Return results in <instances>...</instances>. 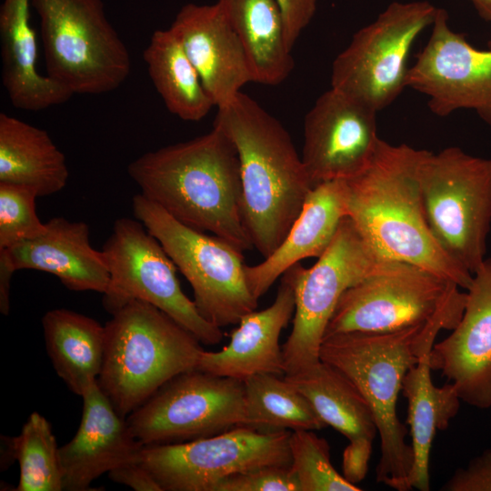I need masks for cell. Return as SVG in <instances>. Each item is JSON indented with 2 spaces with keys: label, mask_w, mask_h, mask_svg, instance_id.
Listing matches in <instances>:
<instances>
[{
  "label": "cell",
  "mask_w": 491,
  "mask_h": 491,
  "mask_svg": "<svg viewBox=\"0 0 491 491\" xmlns=\"http://www.w3.org/2000/svg\"><path fill=\"white\" fill-rule=\"evenodd\" d=\"M109 478L135 491H163L153 475L141 462L129 463L108 473Z\"/></svg>",
  "instance_id": "37"
},
{
  "label": "cell",
  "mask_w": 491,
  "mask_h": 491,
  "mask_svg": "<svg viewBox=\"0 0 491 491\" xmlns=\"http://www.w3.org/2000/svg\"><path fill=\"white\" fill-rule=\"evenodd\" d=\"M426 324L388 332L336 334L324 337L320 346V360L346 376L368 403L380 437L376 479L397 491L412 489L414 455L396 402L405 376L419 359Z\"/></svg>",
  "instance_id": "4"
},
{
  "label": "cell",
  "mask_w": 491,
  "mask_h": 491,
  "mask_svg": "<svg viewBox=\"0 0 491 491\" xmlns=\"http://www.w3.org/2000/svg\"><path fill=\"white\" fill-rule=\"evenodd\" d=\"M442 329L441 321L427 322L419 347V359L407 371L402 384V392L408 403L407 424L414 455L409 482L412 488L420 491L430 489L429 459L434 437L437 431L448 427L461 402L452 383L436 386L432 382L430 351Z\"/></svg>",
  "instance_id": "23"
},
{
  "label": "cell",
  "mask_w": 491,
  "mask_h": 491,
  "mask_svg": "<svg viewBox=\"0 0 491 491\" xmlns=\"http://www.w3.org/2000/svg\"><path fill=\"white\" fill-rule=\"evenodd\" d=\"M32 0H4L0 8L2 83L13 106L39 111L74 95L36 66L37 45L30 23Z\"/></svg>",
  "instance_id": "24"
},
{
  "label": "cell",
  "mask_w": 491,
  "mask_h": 491,
  "mask_svg": "<svg viewBox=\"0 0 491 491\" xmlns=\"http://www.w3.org/2000/svg\"><path fill=\"white\" fill-rule=\"evenodd\" d=\"M40 20L46 75L73 95L117 89L129 76L127 47L102 0H32Z\"/></svg>",
  "instance_id": "6"
},
{
  "label": "cell",
  "mask_w": 491,
  "mask_h": 491,
  "mask_svg": "<svg viewBox=\"0 0 491 491\" xmlns=\"http://www.w3.org/2000/svg\"><path fill=\"white\" fill-rule=\"evenodd\" d=\"M284 377L309 400L324 423L346 436L349 444L372 447L377 433L372 410L342 372L320 360L303 372Z\"/></svg>",
  "instance_id": "28"
},
{
  "label": "cell",
  "mask_w": 491,
  "mask_h": 491,
  "mask_svg": "<svg viewBox=\"0 0 491 491\" xmlns=\"http://www.w3.org/2000/svg\"><path fill=\"white\" fill-rule=\"evenodd\" d=\"M247 55L254 82L276 85L291 74L295 62L286 39L276 0H217Z\"/></svg>",
  "instance_id": "27"
},
{
  "label": "cell",
  "mask_w": 491,
  "mask_h": 491,
  "mask_svg": "<svg viewBox=\"0 0 491 491\" xmlns=\"http://www.w3.org/2000/svg\"><path fill=\"white\" fill-rule=\"evenodd\" d=\"M431 35L409 67L406 86L429 97L438 116L470 109L491 126V48L478 49L448 25L437 8Z\"/></svg>",
  "instance_id": "15"
},
{
  "label": "cell",
  "mask_w": 491,
  "mask_h": 491,
  "mask_svg": "<svg viewBox=\"0 0 491 491\" xmlns=\"http://www.w3.org/2000/svg\"><path fill=\"white\" fill-rule=\"evenodd\" d=\"M461 319L451 334L434 344L432 370L452 383L461 401L491 407V258L473 273Z\"/></svg>",
  "instance_id": "17"
},
{
  "label": "cell",
  "mask_w": 491,
  "mask_h": 491,
  "mask_svg": "<svg viewBox=\"0 0 491 491\" xmlns=\"http://www.w3.org/2000/svg\"><path fill=\"white\" fill-rule=\"evenodd\" d=\"M290 435L240 426L190 441L144 446L140 462L163 491H214L235 474L291 466Z\"/></svg>",
  "instance_id": "14"
},
{
  "label": "cell",
  "mask_w": 491,
  "mask_h": 491,
  "mask_svg": "<svg viewBox=\"0 0 491 491\" xmlns=\"http://www.w3.org/2000/svg\"><path fill=\"white\" fill-rule=\"evenodd\" d=\"M97 384L126 418L175 376L197 366L201 342L155 306L131 300L105 324Z\"/></svg>",
  "instance_id": "5"
},
{
  "label": "cell",
  "mask_w": 491,
  "mask_h": 491,
  "mask_svg": "<svg viewBox=\"0 0 491 491\" xmlns=\"http://www.w3.org/2000/svg\"><path fill=\"white\" fill-rule=\"evenodd\" d=\"M376 114L333 87L316 100L305 116L301 155L313 187L347 180L367 166L380 141Z\"/></svg>",
  "instance_id": "16"
},
{
  "label": "cell",
  "mask_w": 491,
  "mask_h": 491,
  "mask_svg": "<svg viewBox=\"0 0 491 491\" xmlns=\"http://www.w3.org/2000/svg\"><path fill=\"white\" fill-rule=\"evenodd\" d=\"M12 442L20 472L15 490H64L59 447L49 422L42 415L33 412Z\"/></svg>",
  "instance_id": "31"
},
{
  "label": "cell",
  "mask_w": 491,
  "mask_h": 491,
  "mask_svg": "<svg viewBox=\"0 0 491 491\" xmlns=\"http://www.w3.org/2000/svg\"><path fill=\"white\" fill-rule=\"evenodd\" d=\"M102 252L110 276L103 306L111 315L131 300H141L167 314L201 344L222 340L221 328L206 321L184 294L175 263L139 220H115Z\"/></svg>",
  "instance_id": "11"
},
{
  "label": "cell",
  "mask_w": 491,
  "mask_h": 491,
  "mask_svg": "<svg viewBox=\"0 0 491 491\" xmlns=\"http://www.w3.org/2000/svg\"><path fill=\"white\" fill-rule=\"evenodd\" d=\"M68 177L65 156L46 131L0 114V183L46 196L61 191Z\"/></svg>",
  "instance_id": "25"
},
{
  "label": "cell",
  "mask_w": 491,
  "mask_h": 491,
  "mask_svg": "<svg viewBox=\"0 0 491 491\" xmlns=\"http://www.w3.org/2000/svg\"><path fill=\"white\" fill-rule=\"evenodd\" d=\"M436 12L428 1L391 3L335 58L331 87L377 112L391 105L406 87L411 48Z\"/></svg>",
  "instance_id": "10"
},
{
  "label": "cell",
  "mask_w": 491,
  "mask_h": 491,
  "mask_svg": "<svg viewBox=\"0 0 491 491\" xmlns=\"http://www.w3.org/2000/svg\"><path fill=\"white\" fill-rule=\"evenodd\" d=\"M345 180L313 187L287 235L272 255L256 266H245L253 296L266 294L287 269L307 257H319L329 246L346 215Z\"/></svg>",
  "instance_id": "22"
},
{
  "label": "cell",
  "mask_w": 491,
  "mask_h": 491,
  "mask_svg": "<svg viewBox=\"0 0 491 491\" xmlns=\"http://www.w3.org/2000/svg\"><path fill=\"white\" fill-rule=\"evenodd\" d=\"M217 109L213 125L231 139L239 157L245 226L266 258L287 235L313 186L289 133L253 98L239 92Z\"/></svg>",
  "instance_id": "3"
},
{
  "label": "cell",
  "mask_w": 491,
  "mask_h": 491,
  "mask_svg": "<svg viewBox=\"0 0 491 491\" xmlns=\"http://www.w3.org/2000/svg\"><path fill=\"white\" fill-rule=\"evenodd\" d=\"M310 268L296 263L286 271L295 291L292 331L282 346L285 376L305 371L320 362V346L327 324L343 293L375 272L387 259L363 238L348 216L334 239Z\"/></svg>",
  "instance_id": "9"
},
{
  "label": "cell",
  "mask_w": 491,
  "mask_h": 491,
  "mask_svg": "<svg viewBox=\"0 0 491 491\" xmlns=\"http://www.w3.org/2000/svg\"><path fill=\"white\" fill-rule=\"evenodd\" d=\"M143 58L155 90L171 114L185 121L197 122L215 106L169 28L153 33Z\"/></svg>",
  "instance_id": "29"
},
{
  "label": "cell",
  "mask_w": 491,
  "mask_h": 491,
  "mask_svg": "<svg viewBox=\"0 0 491 491\" xmlns=\"http://www.w3.org/2000/svg\"><path fill=\"white\" fill-rule=\"evenodd\" d=\"M372 448L348 444L343 453V476L352 484L361 482L366 476Z\"/></svg>",
  "instance_id": "38"
},
{
  "label": "cell",
  "mask_w": 491,
  "mask_h": 491,
  "mask_svg": "<svg viewBox=\"0 0 491 491\" xmlns=\"http://www.w3.org/2000/svg\"><path fill=\"white\" fill-rule=\"evenodd\" d=\"M443 491H491V448L456 470L441 486Z\"/></svg>",
  "instance_id": "35"
},
{
  "label": "cell",
  "mask_w": 491,
  "mask_h": 491,
  "mask_svg": "<svg viewBox=\"0 0 491 491\" xmlns=\"http://www.w3.org/2000/svg\"><path fill=\"white\" fill-rule=\"evenodd\" d=\"M418 178L433 236L451 259L475 273L486 259L491 226V157L456 146L427 151Z\"/></svg>",
  "instance_id": "7"
},
{
  "label": "cell",
  "mask_w": 491,
  "mask_h": 491,
  "mask_svg": "<svg viewBox=\"0 0 491 491\" xmlns=\"http://www.w3.org/2000/svg\"><path fill=\"white\" fill-rule=\"evenodd\" d=\"M486 45H487V46H488L489 48H491V39L487 42Z\"/></svg>",
  "instance_id": "40"
},
{
  "label": "cell",
  "mask_w": 491,
  "mask_h": 491,
  "mask_svg": "<svg viewBox=\"0 0 491 491\" xmlns=\"http://www.w3.org/2000/svg\"><path fill=\"white\" fill-rule=\"evenodd\" d=\"M36 192L0 183V250L33 239L46 230L35 211Z\"/></svg>",
  "instance_id": "33"
},
{
  "label": "cell",
  "mask_w": 491,
  "mask_h": 491,
  "mask_svg": "<svg viewBox=\"0 0 491 491\" xmlns=\"http://www.w3.org/2000/svg\"><path fill=\"white\" fill-rule=\"evenodd\" d=\"M466 299V292L456 284L418 266L387 260L343 293L324 337L399 330L426 323Z\"/></svg>",
  "instance_id": "12"
},
{
  "label": "cell",
  "mask_w": 491,
  "mask_h": 491,
  "mask_svg": "<svg viewBox=\"0 0 491 491\" xmlns=\"http://www.w3.org/2000/svg\"><path fill=\"white\" fill-rule=\"evenodd\" d=\"M291 468L300 491H360L347 481L330 461L327 441L313 430L292 431L289 439Z\"/></svg>",
  "instance_id": "32"
},
{
  "label": "cell",
  "mask_w": 491,
  "mask_h": 491,
  "mask_svg": "<svg viewBox=\"0 0 491 491\" xmlns=\"http://www.w3.org/2000/svg\"><path fill=\"white\" fill-rule=\"evenodd\" d=\"M295 308L294 286L286 271L273 304L245 315L232 331L229 344L217 352L203 350L196 368L242 381L258 374L285 375L279 337Z\"/></svg>",
  "instance_id": "21"
},
{
  "label": "cell",
  "mask_w": 491,
  "mask_h": 491,
  "mask_svg": "<svg viewBox=\"0 0 491 491\" xmlns=\"http://www.w3.org/2000/svg\"><path fill=\"white\" fill-rule=\"evenodd\" d=\"M169 29L217 108L230 103L242 86L254 82L244 46L217 2L185 5Z\"/></svg>",
  "instance_id": "18"
},
{
  "label": "cell",
  "mask_w": 491,
  "mask_h": 491,
  "mask_svg": "<svg viewBox=\"0 0 491 491\" xmlns=\"http://www.w3.org/2000/svg\"><path fill=\"white\" fill-rule=\"evenodd\" d=\"M214 491H300L291 466H270L225 477Z\"/></svg>",
  "instance_id": "34"
},
{
  "label": "cell",
  "mask_w": 491,
  "mask_h": 491,
  "mask_svg": "<svg viewBox=\"0 0 491 491\" xmlns=\"http://www.w3.org/2000/svg\"><path fill=\"white\" fill-rule=\"evenodd\" d=\"M0 265L15 273L33 269L50 273L73 291L104 294L110 276L105 256L90 244L82 221L51 218L44 234L0 250Z\"/></svg>",
  "instance_id": "20"
},
{
  "label": "cell",
  "mask_w": 491,
  "mask_h": 491,
  "mask_svg": "<svg viewBox=\"0 0 491 491\" xmlns=\"http://www.w3.org/2000/svg\"><path fill=\"white\" fill-rule=\"evenodd\" d=\"M426 153L380 139L367 166L345 180L346 215L383 258L418 266L467 290L473 274L443 251L426 222L418 178Z\"/></svg>",
  "instance_id": "2"
},
{
  "label": "cell",
  "mask_w": 491,
  "mask_h": 491,
  "mask_svg": "<svg viewBox=\"0 0 491 491\" xmlns=\"http://www.w3.org/2000/svg\"><path fill=\"white\" fill-rule=\"evenodd\" d=\"M482 19L491 25V0H470Z\"/></svg>",
  "instance_id": "39"
},
{
  "label": "cell",
  "mask_w": 491,
  "mask_h": 491,
  "mask_svg": "<svg viewBox=\"0 0 491 491\" xmlns=\"http://www.w3.org/2000/svg\"><path fill=\"white\" fill-rule=\"evenodd\" d=\"M46 352L57 376L75 395L83 394L101 373L105 329L80 313L56 308L42 318Z\"/></svg>",
  "instance_id": "26"
},
{
  "label": "cell",
  "mask_w": 491,
  "mask_h": 491,
  "mask_svg": "<svg viewBox=\"0 0 491 491\" xmlns=\"http://www.w3.org/2000/svg\"><path fill=\"white\" fill-rule=\"evenodd\" d=\"M125 420L144 446L215 436L246 425L244 382L191 369L166 382Z\"/></svg>",
  "instance_id": "13"
},
{
  "label": "cell",
  "mask_w": 491,
  "mask_h": 491,
  "mask_svg": "<svg viewBox=\"0 0 491 491\" xmlns=\"http://www.w3.org/2000/svg\"><path fill=\"white\" fill-rule=\"evenodd\" d=\"M246 426L260 432L320 430L326 425L309 400L285 377L258 374L244 381Z\"/></svg>",
  "instance_id": "30"
},
{
  "label": "cell",
  "mask_w": 491,
  "mask_h": 491,
  "mask_svg": "<svg viewBox=\"0 0 491 491\" xmlns=\"http://www.w3.org/2000/svg\"><path fill=\"white\" fill-rule=\"evenodd\" d=\"M285 25L286 39L290 49L310 24L316 10V0H276Z\"/></svg>",
  "instance_id": "36"
},
{
  "label": "cell",
  "mask_w": 491,
  "mask_h": 491,
  "mask_svg": "<svg viewBox=\"0 0 491 491\" xmlns=\"http://www.w3.org/2000/svg\"><path fill=\"white\" fill-rule=\"evenodd\" d=\"M82 417L75 436L59 447L64 490H90L93 481L121 466L140 462L144 445L113 407L97 382L81 396Z\"/></svg>",
  "instance_id": "19"
},
{
  "label": "cell",
  "mask_w": 491,
  "mask_h": 491,
  "mask_svg": "<svg viewBox=\"0 0 491 491\" xmlns=\"http://www.w3.org/2000/svg\"><path fill=\"white\" fill-rule=\"evenodd\" d=\"M132 208L191 285L195 305L206 321L221 328L256 310L258 300L246 284L243 252L182 224L141 193L133 197Z\"/></svg>",
  "instance_id": "8"
},
{
  "label": "cell",
  "mask_w": 491,
  "mask_h": 491,
  "mask_svg": "<svg viewBox=\"0 0 491 491\" xmlns=\"http://www.w3.org/2000/svg\"><path fill=\"white\" fill-rule=\"evenodd\" d=\"M127 172L142 195L182 224L241 252L254 248L243 218L239 157L220 128L145 153Z\"/></svg>",
  "instance_id": "1"
}]
</instances>
